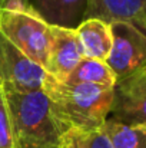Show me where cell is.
Wrapping results in <instances>:
<instances>
[{
  "mask_svg": "<svg viewBox=\"0 0 146 148\" xmlns=\"http://www.w3.org/2000/svg\"><path fill=\"white\" fill-rule=\"evenodd\" d=\"M50 101L52 111L60 125L67 130L90 132L102 128L110 114L113 88L69 84L48 75L42 89Z\"/></svg>",
  "mask_w": 146,
  "mask_h": 148,
  "instance_id": "1",
  "label": "cell"
},
{
  "mask_svg": "<svg viewBox=\"0 0 146 148\" xmlns=\"http://www.w3.org/2000/svg\"><path fill=\"white\" fill-rule=\"evenodd\" d=\"M13 148H59L66 130L56 119L43 91L30 94L4 92Z\"/></svg>",
  "mask_w": 146,
  "mask_h": 148,
  "instance_id": "2",
  "label": "cell"
},
{
  "mask_svg": "<svg viewBox=\"0 0 146 148\" xmlns=\"http://www.w3.org/2000/svg\"><path fill=\"white\" fill-rule=\"evenodd\" d=\"M0 32L30 60L48 71L52 48V25L36 13L0 12Z\"/></svg>",
  "mask_w": 146,
  "mask_h": 148,
  "instance_id": "3",
  "label": "cell"
},
{
  "mask_svg": "<svg viewBox=\"0 0 146 148\" xmlns=\"http://www.w3.org/2000/svg\"><path fill=\"white\" fill-rule=\"evenodd\" d=\"M48 75L40 65L30 60L0 32V86L4 92L42 91Z\"/></svg>",
  "mask_w": 146,
  "mask_h": 148,
  "instance_id": "4",
  "label": "cell"
},
{
  "mask_svg": "<svg viewBox=\"0 0 146 148\" xmlns=\"http://www.w3.org/2000/svg\"><path fill=\"white\" fill-rule=\"evenodd\" d=\"M110 25L112 49L106 59L116 82L146 68V35L128 22Z\"/></svg>",
  "mask_w": 146,
  "mask_h": 148,
  "instance_id": "5",
  "label": "cell"
},
{
  "mask_svg": "<svg viewBox=\"0 0 146 148\" xmlns=\"http://www.w3.org/2000/svg\"><path fill=\"white\" fill-rule=\"evenodd\" d=\"M107 119L129 125H146V68L116 82Z\"/></svg>",
  "mask_w": 146,
  "mask_h": 148,
  "instance_id": "6",
  "label": "cell"
},
{
  "mask_svg": "<svg viewBox=\"0 0 146 148\" xmlns=\"http://www.w3.org/2000/svg\"><path fill=\"white\" fill-rule=\"evenodd\" d=\"M52 48L49 55L48 72L56 79L63 81L85 58L76 29L52 26Z\"/></svg>",
  "mask_w": 146,
  "mask_h": 148,
  "instance_id": "7",
  "label": "cell"
},
{
  "mask_svg": "<svg viewBox=\"0 0 146 148\" xmlns=\"http://www.w3.org/2000/svg\"><path fill=\"white\" fill-rule=\"evenodd\" d=\"M143 6L145 0H88L85 19L93 17L106 23L128 22L146 35Z\"/></svg>",
  "mask_w": 146,
  "mask_h": 148,
  "instance_id": "8",
  "label": "cell"
},
{
  "mask_svg": "<svg viewBox=\"0 0 146 148\" xmlns=\"http://www.w3.org/2000/svg\"><path fill=\"white\" fill-rule=\"evenodd\" d=\"M33 12L52 26L76 29L85 19L88 0H29Z\"/></svg>",
  "mask_w": 146,
  "mask_h": 148,
  "instance_id": "9",
  "label": "cell"
},
{
  "mask_svg": "<svg viewBox=\"0 0 146 148\" xmlns=\"http://www.w3.org/2000/svg\"><path fill=\"white\" fill-rule=\"evenodd\" d=\"M83 55L89 59L106 62L112 49L110 25L100 19H85L76 27Z\"/></svg>",
  "mask_w": 146,
  "mask_h": 148,
  "instance_id": "10",
  "label": "cell"
},
{
  "mask_svg": "<svg viewBox=\"0 0 146 148\" xmlns=\"http://www.w3.org/2000/svg\"><path fill=\"white\" fill-rule=\"evenodd\" d=\"M63 81L69 84H90L106 88H113L116 85V78L107 63L89 58H83Z\"/></svg>",
  "mask_w": 146,
  "mask_h": 148,
  "instance_id": "11",
  "label": "cell"
},
{
  "mask_svg": "<svg viewBox=\"0 0 146 148\" xmlns=\"http://www.w3.org/2000/svg\"><path fill=\"white\" fill-rule=\"evenodd\" d=\"M102 131L113 148H146V125H129L106 119Z\"/></svg>",
  "mask_w": 146,
  "mask_h": 148,
  "instance_id": "12",
  "label": "cell"
},
{
  "mask_svg": "<svg viewBox=\"0 0 146 148\" xmlns=\"http://www.w3.org/2000/svg\"><path fill=\"white\" fill-rule=\"evenodd\" d=\"M0 148H13L10 115H9L6 95L1 86H0Z\"/></svg>",
  "mask_w": 146,
  "mask_h": 148,
  "instance_id": "13",
  "label": "cell"
},
{
  "mask_svg": "<svg viewBox=\"0 0 146 148\" xmlns=\"http://www.w3.org/2000/svg\"><path fill=\"white\" fill-rule=\"evenodd\" d=\"M83 148H113L102 128L83 132Z\"/></svg>",
  "mask_w": 146,
  "mask_h": 148,
  "instance_id": "14",
  "label": "cell"
},
{
  "mask_svg": "<svg viewBox=\"0 0 146 148\" xmlns=\"http://www.w3.org/2000/svg\"><path fill=\"white\" fill-rule=\"evenodd\" d=\"M59 148H83V132L77 130H67L60 138Z\"/></svg>",
  "mask_w": 146,
  "mask_h": 148,
  "instance_id": "15",
  "label": "cell"
},
{
  "mask_svg": "<svg viewBox=\"0 0 146 148\" xmlns=\"http://www.w3.org/2000/svg\"><path fill=\"white\" fill-rule=\"evenodd\" d=\"M0 12H27V13H35L29 0H0Z\"/></svg>",
  "mask_w": 146,
  "mask_h": 148,
  "instance_id": "16",
  "label": "cell"
},
{
  "mask_svg": "<svg viewBox=\"0 0 146 148\" xmlns=\"http://www.w3.org/2000/svg\"><path fill=\"white\" fill-rule=\"evenodd\" d=\"M143 20H145V27H146V0H145V6H143Z\"/></svg>",
  "mask_w": 146,
  "mask_h": 148,
  "instance_id": "17",
  "label": "cell"
}]
</instances>
